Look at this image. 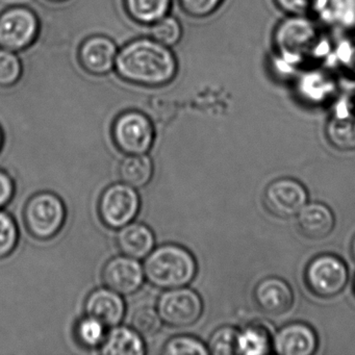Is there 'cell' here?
<instances>
[{
    "label": "cell",
    "instance_id": "21",
    "mask_svg": "<svg viewBox=\"0 0 355 355\" xmlns=\"http://www.w3.org/2000/svg\"><path fill=\"white\" fill-rule=\"evenodd\" d=\"M120 178L124 184L135 189L143 188L153 175V164L147 155H128L120 164Z\"/></svg>",
    "mask_w": 355,
    "mask_h": 355
},
{
    "label": "cell",
    "instance_id": "4",
    "mask_svg": "<svg viewBox=\"0 0 355 355\" xmlns=\"http://www.w3.org/2000/svg\"><path fill=\"white\" fill-rule=\"evenodd\" d=\"M66 207L58 195L41 192L28 199L24 220L31 236L41 241L51 240L65 223Z\"/></svg>",
    "mask_w": 355,
    "mask_h": 355
},
{
    "label": "cell",
    "instance_id": "29",
    "mask_svg": "<svg viewBox=\"0 0 355 355\" xmlns=\"http://www.w3.org/2000/svg\"><path fill=\"white\" fill-rule=\"evenodd\" d=\"M19 240L17 224L10 214L0 209V259L10 257Z\"/></svg>",
    "mask_w": 355,
    "mask_h": 355
},
{
    "label": "cell",
    "instance_id": "14",
    "mask_svg": "<svg viewBox=\"0 0 355 355\" xmlns=\"http://www.w3.org/2000/svg\"><path fill=\"white\" fill-rule=\"evenodd\" d=\"M317 346V334L313 328L298 322L282 327L274 338V349L282 355H311Z\"/></svg>",
    "mask_w": 355,
    "mask_h": 355
},
{
    "label": "cell",
    "instance_id": "23",
    "mask_svg": "<svg viewBox=\"0 0 355 355\" xmlns=\"http://www.w3.org/2000/svg\"><path fill=\"white\" fill-rule=\"evenodd\" d=\"M299 91L307 101L311 103H321L332 94L334 85L324 74L320 72H311L301 78Z\"/></svg>",
    "mask_w": 355,
    "mask_h": 355
},
{
    "label": "cell",
    "instance_id": "26",
    "mask_svg": "<svg viewBox=\"0 0 355 355\" xmlns=\"http://www.w3.org/2000/svg\"><path fill=\"white\" fill-rule=\"evenodd\" d=\"M239 334L236 328L230 326L216 330L209 340V352L216 355L239 354Z\"/></svg>",
    "mask_w": 355,
    "mask_h": 355
},
{
    "label": "cell",
    "instance_id": "8",
    "mask_svg": "<svg viewBox=\"0 0 355 355\" xmlns=\"http://www.w3.org/2000/svg\"><path fill=\"white\" fill-rule=\"evenodd\" d=\"M38 33V18L28 8L12 7L0 13V49L24 51L36 40Z\"/></svg>",
    "mask_w": 355,
    "mask_h": 355
},
{
    "label": "cell",
    "instance_id": "28",
    "mask_svg": "<svg viewBox=\"0 0 355 355\" xmlns=\"http://www.w3.org/2000/svg\"><path fill=\"white\" fill-rule=\"evenodd\" d=\"M22 64L14 51L0 49V88H10L21 78Z\"/></svg>",
    "mask_w": 355,
    "mask_h": 355
},
{
    "label": "cell",
    "instance_id": "27",
    "mask_svg": "<svg viewBox=\"0 0 355 355\" xmlns=\"http://www.w3.org/2000/svg\"><path fill=\"white\" fill-rule=\"evenodd\" d=\"M162 319L159 311L151 306H141L132 315V329L143 338H151L161 329Z\"/></svg>",
    "mask_w": 355,
    "mask_h": 355
},
{
    "label": "cell",
    "instance_id": "15",
    "mask_svg": "<svg viewBox=\"0 0 355 355\" xmlns=\"http://www.w3.org/2000/svg\"><path fill=\"white\" fill-rule=\"evenodd\" d=\"M87 315L105 327H115L123 320L125 305L119 294L110 288H98L89 295L85 304Z\"/></svg>",
    "mask_w": 355,
    "mask_h": 355
},
{
    "label": "cell",
    "instance_id": "13",
    "mask_svg": "<svg viewBox=\"0 0 355 355\" xmlns=\"http://www.w3.org/2000/svg\"><path fill=\"white\" fill-rule=\"evenodd\" d=\"M117 55V46L111 39L94 36L83 43L78 58L80 65L89 73L103 76L115 68Z\"/></svg>",
    "mask_w": 355,
    "mask_h": 355
},
{
    "label": "cell",
    "instance_id": "38",
    "mask_svg": "<svg viewBox=\"0 0 355 355\" xmlns=\"http://www.w3.org/2000/svg\"><path fill=\"white\" fill-rule=\"evenodd\" d=\"M53 1H62V0H53Z\"/></svg>",
    "mask_w": 355,
    "mask_h": 355
},
{
    "label": "cell",
    "instance_id": "5",
    "mask_svg": "<svg viewBox=\"0 0 355 355\" xmlns=\"http://www.w3.org/2000/svg\"><path fill=\"white\" fill-rule=\"evenodd\" d=\"M346 263L332 254L315 257L305 270V284L313 294L321 298H332L340 294L348 282Z\"/></svg>",
    "mask_w": 355,
    "mask_h": 355
},
{
    "label": "cell",
    "instance_id": "11",
    "mask_svg": "<svg viewBox=\"0 0 355 355\" xmlns=\"http://www.w3.org/2000/svg\"><path fill=\"white\" fill-rule=\"evenodd\" d=\"M144 270L136 259L117 257L103 268V280L110 290L119 295H132L142 286Z\"/></svg>",
    "mask_w": 355,
    "mask_h": 355
},
{
    "label": "cell",
    "instance_id": "2",
    "mask_svg": "<svg viewBox=\"0 0 355 355\" xmlns=\"http://www.w3.org/2000/svg\"><path fill=\"white\" fill-rule=\"evenodd\" d=\"M143 270L149 284L171 290L182 288L194 279L197 263L192 253L184 247L166 244L147 255Z\"/></svg>",
    "mask_w": 355,
    "mask_h": 355
},
{
    "label": "cell",
    "instance_id": "30",
    "mask_svg": "<svg viewBox=\"0 0 355 355\" xmlns=\"http://www.w3.org/2000/svg\"><path fill=\"white\" fill-rule=\"evenodd\" d=\"M151 36L153 39L165 46H173L180 40L182 26L175 18L165 16L153 24Z\"/></svg>",
    "mask_w": 355,
    "mask_h": 355
},
{
    "label": "cell",
    "instance_id": "1",
    "mask_svg": "<svg viewBox=\"0 0 355 355\" xmlns=\"http://www.w3.org/2000/svg\"><path fill=\"white\" fill-rule=\"evenodd\" d=\"M115 68L123 80L155 87L167 84L175 76L178 64L169 47L155 39H139L118 53Z\"/></svg>",
    "mask_w": 355,
    "mask_h": 355
},
{
    "label": "cell",
    "instance_id": "25",
    "mask_svg": "<svg viewBox=\"0 0 355 355\" xmlns=\"http://www.w3.org/2000/svg\"><path fill=\"white\" fill-rule=\"evenodd\" d=\"M105 326L94 318L89 317L78 321L76 326V338L85 348L101 347L105 338Z\"/></svg>",
    "mask_w": 355,
    "mask_h": 355
},
{
    "label": "cell",
    "instance_id": "16",
    "mask_svg": "<svg viewBox=\"0 0 355 355\" xmlns=\"http://www.w3.org/2000/svg\"><path fill=\"white\" fill-rule=\"evenodd\" d=\"M299 232L309 240L327 238L336 225L334 213L327 205L313 202L306 205L298 214Z\"/></svg>",
    "mask_w": 355,
    "mask_h": 355
},
{
    "label": "cell",
    "instance_id": "12",
    "mask_svg": "<svg viewBox=\"0 0 355 355\" xmlns=\"http://www.w3.org/2000/svg\"><path fill=\"white\" fill-rule=\"evenodd\" d=\"M254 300L261 313L278 317L292 309L294 294L288 282L282 278L267 277L255 288Z\"/></svg>",
    "mask_w": 355,
    "mask_h": 355
},
{
    "label": "cell",
    "instance_id": "32",
    "mask_svg": "<svg viewBox=\"0 0 355 355\" xmlns=\"http://www.w3.org/2000/svg\"><path fill=\"white\" fill-rule=\"evenodd\" d=\"M223 0H180L182 9L194 17L211 15L221 5Z\"/></svg>",
    "mask_w": 355,
    "mask_h": 355
},
{
    "label": "cell",
    "instance_id": "37",
    "mask_svg": "<svg viewBox=\"0 0 355 355\" xmlns=\"http://www.w3.org/2000/svg\"><path fill=\"white\" fill-rule=\"evenodd\" d=\"M3 130H1V128H0V150H1V148H3Z\"/></svg>",
    "mask_w": 355,
    "mask_h": 355
},
{
    "label": "cell",
    "instance_id": "7",
    "mask_svg": "<svg viewBox=\"0 0 355 355\" xmlns=\"http://www.w3.org/2000/svg\"><path fill=\"white\" fill-rule=\"evenodd\" d=\"M140 211V197L135 188L116 184L103 191L98 203L101 221L112 230L128 225Z\"/></svg>",
    "mask_w": 355,
    "mask_h": 355
},
{
    "label": "cell",
    "instance_id": "31",
    "mask_svg": "<svg viewBox=\"0 0 355 355\" xmlns=\"http://www.w3.org/2000/svg\"><path fill=\"white\" fill-rule=\"evenodd\" d=\"M164 354L169 355H205L209 354V349L200 340L193 336H180L170 338L163 349Z\"/></svg>",
    "mask_w": 355,
    "mask_h": 355
},
{
    "label": "cell",
    "instance_id": "34",
    "mask_svg": "<svg viewBox=\"0 0 355 355\" xmlns=\"http://www.w3.org/2000/svg\"><path fill=\"white\" fill-rule=\"evenodd\" d=\"M282 11L292 15L301 16L307 12L313 11L315 0H275Z\"/></svg>",
    "mask_w": 355,
    "mask_h": 355
},
{
    "label": "cell",
    "instance_id": "10",
    "mask_svg": "<svg viewBox=\"0 0 355 355\" xmlns=\"http://www.w3.org/2000/svg\"><path fill=\"white\" fill-rule=\"evenodd\" d=\"M309 194L298 180L280 178L267 187L263 195L266 209L277 218L288 219L300 213L307 205Z\"/></svg>",
    "mask_w": 355,
    "mask_h": 355
},
{
    "label": "cell",
    "instance_id": "22",
    "mask_svg": "<svg viewBox=\"0 0 355 355\" xmlns=\"http://www.w3.org/2000/svg\"><path fill=\"white\" fill-rule=\"evenodd\" d=\"M171 0H125V7L132 19L141 24H155L167 16Z\"/></svg>",
    "mask_w": 355,
    "mask_h": 355
},
{
    "label": "cell",
    "instance_id": "3",
    "mask_svg": "<svg viewBox=\"0 0 355 355\" xmlns=\"http://www.w3.org/2000/svg\"><path fill=\"white\" fill-rule=\"evenodd\" d=\"M274 42L280 57L279 63L288 68L298 65L305 58L322 57L329 51L328 43L319 40L313 22L302 16L294 15L279 24Z\"/></svg>",
    "mask_w": 355,
    "mask_h": 355
},
{
    "label": "cell",
    "instance_id": "18",
    "mask_svg": "<svg viewBox=\"0 0 355 355\" xmlns=\"http://www.w3.org/2000/svg\"><path fill=\"white\" fill-rule=\"evenodd\" d=\"M325 134L329 144L338 150H355V118L349 113L346 105L338 107L326 125Z\"/></svg>",
    "mask_w": 355,
    "mask_h": 355
},
{
    "label": "cell",
    "instance_id": "24",
    "mask_svg": "<svg viewBox=\"0 0 355 355\" xmlns=\"http://www.w3.org/2000/svg\"><path fill=\"white\" fill-rule=\"evenodd\" d=\"M240 354L259 355L270 352L271 343L269 334L259 326H250L239 334Z\"/></svg>",
    "mask_w": 355,
    "mask_h": 355
},
{
    "label": "cell",
    "instance_id": "9",
    "mask_svg": "<svg viewBox=\"0 0 355 355\" xmlns=\"http://www.w3.org/2000/svg\"><path fill=\"white\" fill-rule=\"evenodd\" d=\"M157 311L167 325L188 327L196 323L202 315L203 303L200 296L190 288H171L159 297Z\"/></svg>",
    "mask_w": 355,
    "mask_h": 355
},
{
    "label": "cell",
    "instance_id": "19",
    "mask_svg": "<svg viewBox=\"0 0 355 355\" xmlns=\"http://www.w3.org/2000/svg\"><path fill=\"white\" fill-rule=\"evenodd\" d=\"M101 352L107 355H142L145 353L144 343L132 328L115 326L105 334Z\"/></svg>",
    "mask_w": 355,
    "mask_h": 355
},
{
    "label": "cell",
    "instance_id": "17",
    "mask_svg": "<svg viewBox=\"0 0 355 355\" xmlns=\"http://www.w3.org/2000/svg\"><path fill=\"white\" fill-rule=\"evenodd\" d=\"M118 247L126 257L141 259L146 257L155 247V236L150 228L142 223H132L120 228L117 234Z\"/></svg>",
    "mask_w": 355,
    "mask_h": 355
},
{
    "label": "cell",
    "instance_id": "6",
    "mask_svg": "<svg viewBox=\"0 0 355 355\" xmlns=\"http://www.w3.org/2000/svg\"><path fill=\"white\" fill-rule=\"evenodd\" d=\"M112 136L117 148L125 155H145L153 146L155 130L144 114L125 112L114 122Z\"/></svg>",
    "mask_w": 355,
    "mask_h": 355
},
{
    "label": "cell",
    "instance_id": "36",
    "mask_svg": "<svg viewBox=\"0 0 355 355\" xmlns=\"http://www.w3.org/2000/svg\"><path fill=\"white\" fill-rule=\"evenodd\" d=\"M351 253H352L353 259H355V236L353 239L352 243H351Z\"/></svg>",
    "mask_w": 355,
    "mask_h": 355
},
{
    "label": "cell",
    "instance_id": "20",
    "mask_svg": "<svg viewBox=\"0 0 355 355\" xmlns=\"http://www.w3.org/2000/svg\"><path fill=\"white\" fill-rule=\"evenodd\" d=\"M313 11L330 26L340 28L355 26V0H315Z\"/></svg>",
    "mask_w": 355,
    "mask_h": 355
},
{
    "label": "cell",
    "instance_id": "33",
    "mask_svg": "<svg viewBox=\"0 0 355 355\" xmlns=\"http://www.w3.org/2000/svg\"><path fill=\"white\" fill-rule=\"evenodd\" d=\"M334 57L340 65L355 74V37L350 40L343 41L338 45Z\"/></svg>",
    "mask_w": 355,
    "mask_h": 355
},
{
    "label": "cell",
    "instance_id": "35",
    "mask_svg": "<svg viewBox=\"0 0 355 355\" xmlns=\"http://www.w3.org/2000/svg\"><path fill=\"white\" fill-rule=\"evenodd\" d=\"M15 184L11 176L0 169V209H3L13 198Z\"/></svg>",
    "mask_w": 355,
    "mask_h": 355
}]
</instances>
